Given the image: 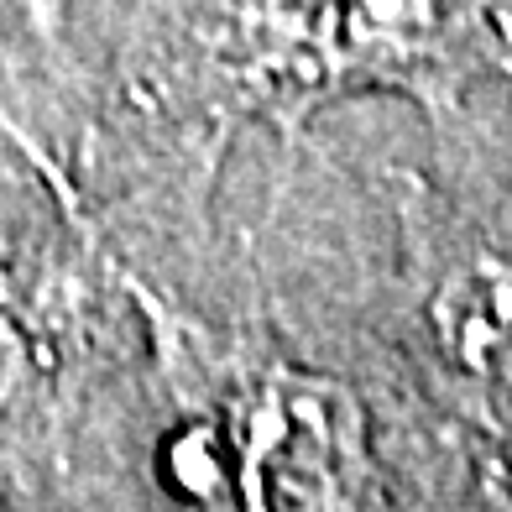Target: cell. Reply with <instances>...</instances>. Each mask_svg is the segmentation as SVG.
<instances>
[{"label":"cell","mask_w":512,"mask_h":512,"mask_svg":"<svg viewBox=\"0 0 512 512\" xmlns=\"http://www.w3.org/2000/svg\"><path fill=\"white\" fill-rule=\"evenodd\" d=\"M110 95L157 194L204 199L230 136H293L345 95H408L434 121L486 79H512V16L486 6H121L89 11ZM152 194V199H157Z\"/></svg>","instance_id":"obj_1"},{"label":"cell","mask_w":512,"mask_h":512,"mask_svg":"<svg viewBox=\"0 0 512 512\" xmlns=\"http://www.w3.org/2000/svg\"><path fill=\"white\" fill-rule=\"evenodd\" d=\"M147 324L142 434L157 512H398L351 387L131 272Z\"/></svg>","instance_id":"obj_2"},{"label":"cell","mask_w":512,"mask_h":512,"mask_svg":"<svg viewBox=\"0 0 512 512\" xmlns=\"http://www.w3.org/2000/svg\"><path fill=\"white\" fill-rule=\"evenodd\" d=\"M147 324L95 225L0 236V507L68 512L84 439L142 434Z\"/></svg>","instance_id":"obj_3"},{"label":"cell","mask_w":512,"mask_h":512,"mask_svg":"<svg viewBox=\"0 0 512 512\" xmlns=\"http://www.w3.org/2000/svg\"><path fill=\"white\" fill-rule=\"evenodd\" d=\"M413 335L455 403L512 413V241L408 204Z\"/></svg>","instance_id":"obj_4"},{"label":"cell","mask_w":512,"mask_h":512,"mask_svg":"<svg viewBox=\"0 0 512 512\" xmlns=\"http://www.w3.org/2000/svg\"><path fill=\"white\" fill-rule=\"evenodd\" d=\"M95 84L74 53V16L63 6H0V142L32 162L63 220H79L84 199L100 126Z\"/></svg>","instance_id":"obj_5"},{"label":"cell","mask_w":512,"mask_h":512,"mask_svg":"<svg viewBox=\"0 0 512 512\" xmlns=\"http://www.w3.org/2000/svg\"><path fill=\"white\" fill-rule=\"evenodd\" d=\"M486 502H492V512H512V492H502L497 476H486Z\"/></svg>","instance_id":"obj_6"},{"label":"cell","mask_w":512,"mask_h":512,"mask_svg":"<svg viewBox=\"0 0 512 512\" xmlns=\"http://www.w3.org/2000/svg\"><path fill=\"white\" fill-rule=\"evenodd\" d=\"M0 512H6V507H0Z\"/></svg>","instance_id":"obj_7"}]
</instances>
